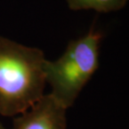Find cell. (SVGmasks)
<instances>
[{"instance_id": "6da1fadb", "label": "cell", "mask_w": 129, "mask_h": 129, "mask_svg": "<svg viewBox=\"0 0 129 129\" xmlns=\"http://www.w3.org/2000/svg\"><path fill=\"white\" fill-rule=\"evenodd\" d=\"M43 52L0 37V114L16 117L45 94Z\"/></svg>"}, {"instance_id": "7a4b0ae2", "label": "cell", "mask_w": 129, "mask_h": 129, "mask_svg": "<svg viewBox=\"0 0 129 129\" xmlns=\"http://www.w3.org/2000/svg\"><path fill=\"white\" fill-rule=\"evenodd\" d=\"M102 34L96 29L72 40L55 60H45L44 74L51 94L65 109L74 104L78 95L96 73L100 63Z\"/></svg>"}, {"instance_id": "3957f363", "label": "cell", "mask_w": 129, "mask_h": 129, "mask_svg": "<svg viewBox=\"0 0 129 129\" xmlns=\"http://www.w3.org/2000/svg\"><path fill=\"white\" fill-rule=\"evenodd\" d=\"M66 110L51 94H45L27 111L14 117L12 129H66Z\"/></svg>"}, {"instance_id": "277c9868", "label": "cell", "mask_w": 129, "mask_h": 129, "mask_svg": "<svg viewBox=\"0 0 129 129\" xmlns=\"http://www.w3.org/2000/svg\"><path fill=\"white\" fill-rule=\"evenodd\" d=\"M72 11L94 10L98 13H111L125 7L128 0H66Z\"/></svg>"}, {"instance_id": "5b68a950", "label": "cell", "mask_w": 129, "mask_h": 129, "mask_svg": "<svg viewBox=\"0 0 129 129\" xmlns=\"http://www.w3.org/2000/svg\"><path fill=\"white\" fill-rule=\"evenodd\" d=\"M0 129H8V128H6L4 125H3L2 123H1V122H0Z\"/></svg>"}]
</instances>
